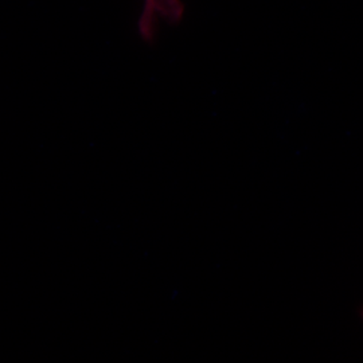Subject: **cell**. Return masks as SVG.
<instances>
[{
	"mask_svg": "<svg viewBox=\"0 0 363 363\" xmlns=\"http://www.w3.org/2000/svg\"><path fill=\"white\" fill-rule=\"evenodd\" d=\"M184 6L181 0H144V9L139 19V31L144 40L151 42L155 37L160 19L169 23L181 22Z\"/></svg>",
	"mask_w": 363,
	"mask_h": 363,
	"instance_id": "obj_1",
	"label": "cell"
}]
</instances>
